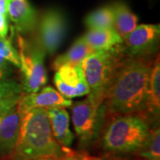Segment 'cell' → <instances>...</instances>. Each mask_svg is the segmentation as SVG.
I'll return each mask as SVG.
<instances>
[{"label": "cell", "instance_id": "9a60e30c", "mask_svg": "<svg viewBox=\"0 0 160 160\" xmlns=\"http://www.w3.org/2000/svg\"><path fill=\"white\" fill-rule=\"evenodd\" d=\"M111 7L114 14L113 29L124 40L137 26V15L123 2H117Z\"/></svg>", "mask_w": 160, "mask_h": 160}, {"label": "cell", "instance_id": "6da1fadb", "mask_svg": "<svg viewBox=\"0 0 160 160\" xmlns=\"http://www.w3.org/2000/svg\"><path fill=\"white\" fill-rule=\"evenodd\" d=\"M152 65L142 59L127 60L116 72L106 92L109 110L121 115L142 117Z\"/></svg>", "mask_w": 160, "mask_h": 160}, {"label": "cell", "instance_id": "8fae6325", "mask_svg": "<svg viewBox=\"0 0 160 160\" xmlns=\"http://www.w3.org/2000/svg\"><path fill=\"white\" fill-rule=\"evenodd\" d=\"M8 18L19 33L29 34L38 26L37 12L28 0H7Z\"/></svg>", "mask_w": 160, "mask_h": 160}, {"label": "cell", "instance_id": "d4e9b609", "mask_svg": "<svg viewBox=\"0 0 160 160\" xmlns=\"http://www.w3.org/2000/svg\"><path fill=\"white\" fill-rule=\"evenodd\" d=\"M9 32V25L6 17L0 14V38L6 39Z\"/></svg>", "mask_w": 160, "mask_h": 160}, {"label": "cell", "instance_id": "603a6c76", "mask_svg": "<svg viewBox=\"0 0 160 160\" xmlns=\"http://www.w3.org/2000/svg\"><path fill=\"white\" fill-rule=\"evenodd\" d=\"M12 63L0 56V81L9 78L12 72Z\"/></svg>", "mask_w": 160, "mask_h": 160}, {"label": "cell", "instance_id": "ac0fdd59", "mask_svg": "<svg viewBox=\"0 0 160 160\" xmlns=\"http://www.w3.org/2000/svg\"><path fill=\"white\" fill-rule=\"evenodd\" d=\"M86 27L89 29H102L113 28L114 14L111 6H103L92 12L86 18Z\"/></svg>", "mask_w": 160, "mask_h": 160}, {"label": "cell", "instance_id": "4316f807", "mask_svg": "<svg viewBox=\"0 0 160 160\" xmlns=\"http://www.w3.org/2000/svg\"><path fill=\"white\" fill-rule=\"evenodd\" d=\"M62 155H56V154H52V155H46L43 157H40L38 158L35 160H60L62 158Z\"/></svg>", "mask_w": 160, "mask_h": 160}, {"label": "cell", "instance_id": "5b68a950", "mask_svg": "<svg viewBox=\"0 0 160 160\" xmlns=\"http://www.w3.org/2000/svg\"><path fill=\"white\" fill-rule=\"evenodd\" d=\"M19 56L22 73V91L37 92L47 83L44 60L46 52L38 43L19 38Z\"/></svg>", "mask_w": 160, "mask_h": 160}, {"label": "cell", "instance_id": "5bb4252c", "mask_svg": "<svg viewBox=\"0 0 160 160\" xmlns=\"http://www.w3.org/2000/svg\"><path fill=\"white\" fill-rule=\"evenodd\" d=\"M83 39L94 51L110 50L124 42L123 38L113 28L102 29H89Z\"/></svg>", "mask_w": 160, "mask_h": 160}, {"label": "cell", "instance_id": "d6986e66", "mask_svg": "<svg viewBox=\"0 0 160 160\" xmlns=\"http://www.w3.org/2000/svg\"><path fill=\"white\" fill-rule=\"evenodd\" d=\"M139 155L147 160H160V132L159 127L149 131L145 143L138 150Z\"/></svg>", "mask_w": 160, "mask_h": 160}, {"label": "cell", "instance_id": "52a82bcc", "mask_svg": "<svg viewBox=\"0 0 160 160\" xmlns=\"http://www.w3.org/2000/svg\"><path fill=\"white\" fill-rule=\"evenodd\" d=\"M38 24V44L48 54H53L62 46L67 33V20L58 9H48Z\"/></svg>", "mask_w": 160, "mask_h": 160}, {"label": "cell", "instance_id": "2e32d148", "mask_svg": "<svg viewBox=\"0 0 160 160\" xmlns=\"http://www.w3.org/2000/svg\"><path fill=\"white\" fill-rule=\"evenodd\" d=\"M160 109V65L159 56L158 55L151 67L149 77V87L147 93V101L143 116H157Z\"/></svg>", "mask_w": 160, "mask_h": 160}, {"label": "cell", "instance_id": "7a4b0ae2", "mask_svg": "<svg viewBox=\"0 0 160 160\" xmlns=\"http://www.w3.org/2000/svg\"><path fill=\"white\" fill-rule=\"evenodd\" d=\"M67 149L52 136L47 109L38 108L22 114L17 142L6 160H35L46 155H63Z\"/></svg>", "mask_w": 160, "mask_h": 160}, {"label": "cell", "instance_id": "e0dca14e", "mask_svg": "<svg viewBox=\"0 0 160 160\" xmlns=\"http://www.w3.org/2000/svg\"><path fill=\"white\" fill-rule=\"evenodd\" d=\"M90 46L86 43V41L81 37L73 43L69 49L62 55H59L52 63V69L57 70L62 65H78L82 63L89 54L93 52Z\"/></svg>", "mask_w": 160, "mask_h": 160}, {"label": "cell", "instance_id": "277c9868", "mask_svg": "<svg viewBox=\"0 0 160 160\" xmlns=\"http://www.w3.org/2000/svg\"><path fill=\"white\" fill-rule=\"evenodd\" d=\"M119 49L94 51L82 62V68L88 84L90 96L103 103L106 92L116 72L121 66Z\"/></svg>", "mask_w": 160, "mask_h": 160}, {"label": "cell", "instance_id": "ba28073f", "mask_svg": "<svg viewBox=\"0 0 160 160\" xmlns=\"http://www.w3.org/2000/svg\"><path fill=\"white\" fill-rule=\"evenodd\" d=\"M53 82L58 92L67 99L87 95L90 92L82 63L78 65H62L56 70Z\"/></svg>", "mask_w": 160, "mask_h": 160}, {"label": "cell", "instance_id": "7c38bea8", "mask_svg": "<svg viewBox=\"0 0 160 160\" xmlns=\"http://www.w3.org/2000/svg\"><path fill=\"white\" fill-rule=\"evenodd\" d=\"M22 114L17 104L0 116V153L7 155L11 152L17 142L21 129Z\"/></svg>", "mask_w": 160, "mask_h": 160}, {"label": "cell", "instance_id": "30bf717a", "mask_svg": "<svg viewBox=\"0 0 160 160\" xmlns=\"http://www.w3.org/2000/svg\"><path fill=\"white\" fill-rule=\"evenodd\" d=\"M160 27L158 24L137 25L130 34L124 38L127 52L132 57L149 54L158 43Z\"/></svg>", "mask_w": 160, "mask_h": 160}, {"label": "cell", "instance_id": "9c48e42d", "mask_svg": "<svg viewBox=\"0 0 160 160\" xmlns=\"http://www.w3.org/2000/svg\"><path fill=\"white\" fill-rule=\"evenodd\" d=\"M72 104L71 100L62 96L51 86H46L37 92H22L17 107L22 114H24L38 108H66L72 106Z\"/></svg>", "mask_w": 160, "mask_h": 160}, {"label": "cell", "instance_id": "ffe728a7", "mask_svg": "<svg viewBox=\"0 0 160 160\" xmlns=\"http://www.w3.org/2000/svg\"><path fill=\"white\" fill-rule=\"evenodd\" d=\"M0 56L6 59V61L16 66L17 68H20L21 62L19 52L13 48L11 42L8 39L0 38Z\"/></svg>", "mask_w": 160, "mask_h": 160}, {"label": "cell", "instance_id": "83f0119b", "mask_svg": "<svg viewBox=\"0 0 160 160\" xmlns=\"http://www.w3.org/2000/svg\"><path fill=\"white\" fill-rule=\"evenodd\" d=\"M85 160H117V159H109L107 158H101V157H92L87 154L85 158Z\"/></svg>", "mask_w": 160, "mask_h": 160}, {"label": "cell", "instance_id": "7402d4cb", "mask_svg": "<svg viewBox=\"0 0 160 160\" xmlns=\"http://www.w3.org/2000/svg\"><path fill=\"white\" fill-rule=\"evenodd\" d=\"M20 96L21 94L0 98V116H2L4 113H6L7 110L14 107L17 104Z\"/></svg>", "mask_w": 160, "mask_h": 160}, {"label": "cell", "instance_id": "8992f818", "mask_svg": "<svg viewBox=\"0 0 160 160\" xmlns=\"http://www.w3.org/2000/svg\"><path fill=\"white\" fill-rule=\"evenodd\" d=\"M87 95L85 100L72 104V123L80 144L83 146L88 145L97 138L102 118L100 112L102 103Z\"/></svg>", "mask_w": 160, "mask_h": 160}, {"label": "cell", "instance_id": "44dd1931", "mask_svg": "<svg viewBox=\"0 0 160 160\" xmlns=\"http://www.w3.org/2000/svg\"><path fill=\"white\" fill-rule=\"evenodd\" d=\"M22 92V85L15 80L8 78L0 81V98L21 94Z\"/></svg>", "mask_w": 160, "mask_h": 160}, {"label": "cell", "instance_id": "4fadbf2b", "mask_svg": "<svg viewBox=\"0 0 160 160\" xmlns=\"http://www.w3.org/2000/svg\"><path fill=\"white\" fill-rule=\"evenodd\" d=\"M52 136L60 146L69 148L74 142V134L69 128V116L64 108L47 109Z\"/></svg>", "mask_w": 160, "mask_h": 160}, {"label": "cell", "instance_id": "484cf974", "mask_svg": "<svg viewBox=\"0 0 160 160\" xmlns=\"http://www.w3.org/2000/svg\"><path fill=\"white\" fill-rule=\"evenodd\" d=\"M8 2L7 0H0V14L8 19V12H7Z\"/></svg>", "mask_w": 160, "mask_h": 160}, {"label": "cell", "instance_id": "cb8c5ba5", "mask_svg": "<svg viewBox=\"0 0 160 160\" xmlns=\"http://www.w3.org/2000/svg\"><path fill=\"white\" fill-rule=\"evenodd\" d=\"M86 155L84 151H74L68 148L60 160H85Z\"/></svg>", "mask_w": 160, "mask_h": 160}, {"label": "cell", "instance_id": "3957f363", "mask_svg": "<svg viewBox=\"0 0 160 160\" xmlns=\"http://www.w3.org/2000/svg\"><path fill=\"white\" fill-rule=\"evenodd\" d=\"M145 118L136 114L121 115L107 127L102 137L103 149L114 153L138 151L149 134Z\"/></svg>", "mask_w": 160, "mask_h": 160}]
</instances>
